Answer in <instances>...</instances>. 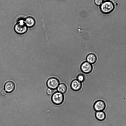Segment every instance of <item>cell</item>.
Here are the masks:
<instances>
[{
  "mask_svg": "<svg viewBox=\"0 0 126 126\" xmlns=\"http://www.w3.org/2000/svg\"><path fill=\"white\" fill-rule=\"evenodd\" d=\"M14 29L17 34L22 35L25 33L28 30V27L25 23L24 20L20 19L15 25Z\"/></svg>",
  "mask_w": 126,
  "mask_h": 126,
  "instance_id": "obj_1",
  "label": "cell"
},
{
  "mask_svg": "<svg viewBox=\"0 0 126 126\" xmlns=\"http://www.w3.org/2000/svg\"><path fill=\"white\" fill-rule=\"evenodd\" d=\"M113 3L110 1H105L101 5L100 10L105 14H108L112 12L114 9Z\"/></svg>",
  "mask_w": 126,
  "mask_h": 126,
  "instance_id": "obj_2",
  "label": "cell"
},
{
  "mask_svg": "<svg viewBox=\"0 0 126 126\" xmlns=\"http://www.w3.org/2000/svg\"><path fill=\"white\" fill-rule=\"evenodd\" d=\"M51 100L55 104L59 105L62 104L64 100V96L63 94L58 91L55 92L52 95Z\"/></svg>",
  "mask_w": 126,
  "mask_h": 126,
  "instance_id": "obj_3",
  "label": "cell"
},
{
  "mask_svg": "<svg viewBox=\"0 0 126 126\" xmlns=\"http://www.w3.org/2000/svg\"><path fill=\"white\" fill-rule=\"evenodd\" d=\"M59 84L58 80L53 77L49 78L47 81L46 83L48 88L53 90L56 89Z\"/></svg>",
  "mask_w": 126,
  "mask_h": 126,
  "instance_id": "obj_4",
  "label": "cell"
},
{
  "mask_svg": "<svg viewBox=\"0 0 126 126\" xmlns=\"http://www.w3.org/2000/svg\"><path fill=\"white\" fill-rule=\"evenodd\" d=\"M80 68L83 73L85 74H88L92 71L93 67L91 63L87 61L81 64Z\"/></svg>",
  "mask_w": 126,
  "mask_h": 126,
  "instance_id": "obj_5",
  "label": "cell"
},
{
  "mask_svg": "<svg viewBox=\"0 0 126 126\" xmlns=\"http://www.w3.org/2000/svg\"><path fill=\"white\" fill-rule=\"evenodd\" d=\"M105 105L104 102L99 100L95 102L94 106V110L96 111H103L105 109Z\"/></svg>",
  "mask_w": 126,
  "mask_h": 126,
  "instance_id": "obj_6",
  "label": "cell"
},
{
  "mask_svg": "<svg viewBox=\"0 0 126 126\" xmlns=\"http://www.w3.org/2000/svg\"><path fill=\"white\" fill-rule=\"evenodd\" d=\"M15 88V85L13 81H9L7 82L4 85V90L8 93H10L12 92L14 90Z\"/></svg>",
  "mask_w": 126,
  "mask_h": 126,
  "instance_id": "obj_7",
  "label": "cell"
},
{
  "mask_svg": "<svg viewBox=\"0 0 126 126\" xmlns=\"http://www.w3.org/2000/svg\"><path fill=\"white\" fill-rule=\"evenodd\" d=\"M81 82L77 79H75L73 80L71 84V89L75 91H79L81 88Z\"/></svg>",
  "mask_w": 126,
  "mask_h": 126,
  "instance_id": "obj_8",
  "label": "cell"
},
{
  "mask_svg": "<svg viewBox=\"0 0 126 126\" xmlns=\"http://www.w3.org/2000/svg\"><path fill=\"white\" fill-rule=\"evenodd\" d=\"M25 24L28 27L31 28L35 25V21L34 18L31 16L28 17L24 20Z\"/></svg>",
  "mask_w": 126,
  "mask_h": 126,
  "instance_id": "obj_9",
  "label": "cell"
},
{
  "mask_svg": "<svg viewBox=\"0 0 126 126\" xmlns=\"http://www.w3.org/2000/svg\"><path fill=\"white\" fill-rule=\"evenodd\" d=\"M97 59L96 56L93 53H91L88 54L86 58L87 62L91 64L94 63L96 62Z\"/></svg>",
  "mask_w": 126,
  "mask_h": 126,
  "instance_id": "obj_10",
  "label": "cell"
},
{
  "mask_svg": "<svg viewBox=\"0 0 126 126\" xmlns=\"http://www.w3.org/2000/svg\"><path fill=\"white\" fill-rule=\"evenodd\" d=\"M95 116L97 119L100 121L104 120L106 117L105 114L103 111H96Z\"/></svg>",
  "mask_w": 126,
  "mask_h": 126,
  "instance_id": "obj_11",
  "label": "cell"
},
{
  "mask_svg": "<svg viewBox=\"0 0 126 126\" xmlns=\"http://www.w3.org/2000/svg\"><path fill=\"white\" fill-rule=\"evenodd\" d=\"M56 90L57 91L63 94L66 91L67 88L64 84L62 83L59 84Z\"/></svg>",
  "mask_w": 126,
  "mask_h": 126,
  "instance_id": "obj_12",
  "label": "cell"
},
{
  "mask_svg": "<svg viewBox=\"0 0 126 126\" xmlns=\"http://www.w3.org/2000/svg\"><path fill=\"white\" fill-rule=\"evenodd\" d=\"M85 78V76L84 74L79 73L77 75V79L79 82H82L84 81Z\"/></svg>",
  "mask_w": 126,
  "mask_h": 126,
  "instance_id": "obj_13",
  "label": "cell"
},
{
  "mask_svg": "<svg viewBox=\"0 0 126 126\" xmlns=\"http://www.w3.org/2000/svg\"><path fill=\"white\" fill-rule=\"evenodd\" d=\"M56 91H57L56 89V90H53L48 88L47 90L46 93L48 95L52 96L53 94Z\"/></svg>",
  "mask_w": 126,
  "mask_h": 126,
  "instance_id": "obj_14",
  "label": "cell"
},
{
  "mask_svg": "<svg viewBox=\"0 0 126 126\" xmlns=\"http://www.w3.org/2000/svg\"><path fill=\"white\" fill-rule=\"evenodd\" d=\"M95 4L98 5H101L103 3V0H95Z\"/></svg>",
  "mask_w": 126,
  "mask_h": 126,
  "instance_id": "obj_15",
  "label": "cell"
},
{
  "mask_svg": "<svg viewBox=\"0 0 126 126\" xmlns=\"http://www.w3.org/2000/svg\"><path fill=\"white\" fill-rule=\"evenodd\" d=\"M0 93L2 95L4 96L6 94L7 92L4 90H2L1 91Z\"/></svg>",
  "mask_w": 126,
  "mask_h": 126,
  "instance_id": "obj_16",
  "label": "cell"
},
{
  "mask_svg": "<svg viewBox=\"0 0 126 126\" xmlns=\"http://www.w3.org/2000/svg\"><path fill=\"white\" fill-rule=\"evenodd\" d=\"M104 0V1H108L109 0Z\"/></svg>",
  "mask_w": 126,
  "mask_h": 126,
  "instance_id": "obj_17",
  "label": "cell"
}]
</instances>
